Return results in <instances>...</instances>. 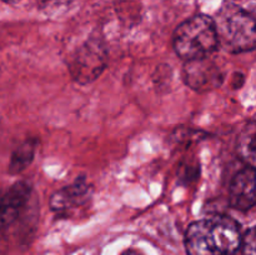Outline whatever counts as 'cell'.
I'll use <instances>...</instances> for the list:
<instances>
[{"mask_svg":"<svg viewBox=\"0 0 256 255\" xmlns=\"http://www.w3.org/2000/svg\"><path fill=\"white\" fill-rule=\"evenodd\" d=\"M242 234L240 225L225 215L194 222L185 234L189 255H232L240 249Z\"/></svg>","mask_w":256,"mask_h":255,"instance_id":"6da1fadb","label":"cell"},{"mask_svg":"<svg viewBox=\"0 0 256 255\" xmlns=\"http://www.w3.org/2000/svg\"><path fill=\"white\" fill-rule=\"evenodd\" d=\"M218 48L219 40L215 22L208 15H195L175 30L174 49L186 62L209 58Z\"/></svg>","mask_w":256,"mask_h":255,"instance_id":"7a4b0ae2","label":"cell"},{"mask_svg":"<svg viewBox=\"0 0 256 255\" xmlns=\"http://www.w3.org/2000/svg\"><path fill=\"white\" fill-rule=\"evenodd\" d=\"M214 22L219 46L234 54L254 50L255 20L249 12L234 4H228L220 10Z\"/></svg>","mask_w":256,"mask_h":255,"instance_id":"3957f363","label":"cell"},{"mask_svg":"<svg viewBox=\"0 0 256 255\" xmlns=\"http://www.w3.org/2000/svg\"><path fill=\"white\" fill-rule=\"evenodd\" d=\"M106 48L99 39H90L80 45L70 56V74L79 84H89L99 78L106 68Z\"/></svg>","mask_w":256,"mask_h":255,"instance_id":"277c9868","label":"cell"},{"mask_svg":"<svg viewBox=\"0 0 256 255\" xmlns=\"http://www.w3.org/2000/svg\"><path fill=\"white\" fill-rule=\"evenodd\" d=\"M184 80L192 89L206 92L222 85V72L209 58L190 60L184 66Z\"/></svg>","mask_w":256,"mask_h":255,"instance_id":"5b68a950","label":"cell"},{"mask_svg":"<svg viewBox=\"0 0 256 255\" xmlns=\"http://www.w3.org/2000/svg\"><path fill=\"white\" fill-rule=\"evenodd\" d=\"M30 195L28 182H19L0 192V229L9 226L16 220L26 205Z\"/></svg>","mask_w":256,"mask_h":255,"instance_id":"8992f818","label":"cell"},{"mask_svg":"<svg viewBox=\"0 0 256 255\" xmlns=\"http://www.w3.org/2000/svg\"><path fill=\"white\" fill-rule=\"evenodd\" d=\"M255 202V168L246 166L232 179L230 185V204L234 209L245 212L254 208Z\"/></svg>","mask_w":256,"mask_h":255,"instance_id":"52a82bcc","label":"cell"},{"mask_svg":"<svg viewBox=\"0 0 256 255\" xmlns=\"http://www.w3.org/2000/svg\"><path fill=\"white\" fill-rule=\"evenodd\" d=\"M89 196L90 186L84 180H79L52 194L50 206L55 212H69L84 205Z\"/></svg>","mask_w":256,"mask_h":255,"instance_id":"ba28073f","label":"cell"},{"mask_svg":"<svg viewBox=\"0 0 256 255\" xmlns=\"http://www.w3.org/2000/svg\"><path fill=\"white\" fill-rule=\"evenodd\" d=\"M255 124L254 122H252L248 125L246 129H244L238 142V152L242 159L246 162L248 166L252 168H255Z\"/></svg>","mask_w":256,"mask_h":255,"instance_id":"9c48e42d","label":"cell"},{"mask_svg":"<svg viewBox=\"0 0 256 255\" xmlns=\"http://www.w3.org/2000/svg\"><path fill=\"white\" fill-rule=\"evenodd\" d=\"M35 146L30 142H24L22 146L18 148L12 156L10 162V172H20L30 164V162L34 158Z\"/></svg>","mask_w":256,"mask_h":255,"instance_id":"30bf717a","label":"cell"},{"mask_svg":"<svg viewBox=\"0 0 256 255\" xmlns=\"http://www.w3.org/2000/svg\"><path fill=\"white\" fill-rule=\"evenodd\" d=\"M36 2L40 9H42L44 12H52L62 9V8L68 6V5L72 4L74 0H36Z\"/></svg>","mask_w":256,"mask_h":255,"instance_id":"8fae6325","label":"cell"},{"mask_svg":"<svg viewBox=\"0 0 256 255\" xmlns=\"http://www.w3.org/2000/svg\"><path fill=\"white\" fill-rule=\"evenodd\" d=\"M240 249H242L244 255H255V229L252 228L246 234L242 236Z\"/></svg>","mask_w":256,"mask_h":255,"instance_id":"7c38bea8","label":"cell"},{"mask_svg":"<svg viewBox=\"0 0 256 255\" xmlns=\"http://www.w3.org/2000/svg\"><path fill=\"white\" fill-rule=\"evenodd\" d=\"M122 255H144V254L136 249H128L125 250V252H122Z\"/></svg>","mask_w":256,"mask_h":255,"instance_id":"4fadbf2b","label":"cell"},{"mask_svg":"<svg viewBox=\"0 0 256 255\" xmlns=\"http://www.w3.org/2000/svg\"><path fill=\"white\" fill-rule=\"evenodd\" d=\"M2 2H9V4H12V2H20V0H2Z\"/></svg>","mask_w":256,"mask_h":255,"instance_id":"5bb4252c","label":"cell"},{"mask_svg":"<svg viewBox=\"0 0 256 255\" xmlns=\"http://www.w3.org/2000/svg\"><path fill=\"white\" fill-rule=\"evenodd\" d=\"M232 255H235V254H232Z\"/></svg>","mask_w":256,"mask_h":255,"instance_id":"9a60e30c","label":"cell"}]
</instances>
